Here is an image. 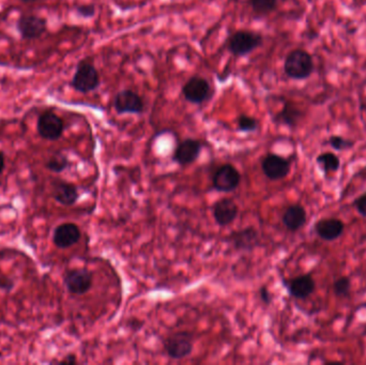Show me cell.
Masks as SVG:
<instances>
[{"instance_id":"5b68a950","label":"cell","mask_w":366,"mask_h":365,"mask_svg":"<svg viewBox=\"0 0 366 365\" xmlns=\"http://www.w3.org/2000/svg\"><path fill=\"white\" fill-rule=\"evenodd\" d=\"M193 337L188 332H178L169 335L164 341V349L169 358L181 360L193 351Z\"/></svg>"},{"instance_id":"52a82bcc","label":"cell","mask_w":366,"mask_h":365,"mask_svg":"<svg viewBox=\"0 0 366 365\" xmlns=\"http://www.w3.org/2000/svg\"><path fill=\"white\" fill-rule=\"evenodd\" d=\"M63 283L70 294L81 296L91 289L93 277L87 269H72L66 271Z\"/></svg>"},{"instance_id":"ac0fdd59","label":"cell","mask_w":366,"mask_h":365,"mask_svg":"<svg viewBox=\"0 0 366 365\" xmlns=\"http://www.w3.org/2000/svg\"><path fill=\"white\" fill-rule=\"evenodd\" d=\"M307 215L305 209L300 204L291 205L283 213L282 221L287 230L298 232L305 225Z\"/></svg>"},{"instance_id":"4dcf8cb0","label":"cell","mask_w":366,"mask_h":365,"mask_svg":"<svg viewBox=\"0 0 366 365\" xmlns=\"http://www.w3.org/2000/svg\"><path fill=\"white\" fill-rule=\"evenodd\" d=\"M57 363L58 364H75V363H77V360L75 356L71 354V356H66L63 360L58 361Z\"/></svg>"},{"instance_id":"7a4b0ae2","label":"cell","mask_w":366,"mask_h":365,"mask_svg":"<svg viewBox=\"0 0 366 365\" xmlns=\"http://www.w3.org/2000/svg\"><path fill=\"white\" fill-rule=\"evenodd\" d=\"M100 84V74L93 63L86 59L79 61L71 82L72 88L77 93H89L96 91Z\"/></svg>"},{"instance_id":"7c38bea8","label":"cell","mask_w":366,"mask_h":365,"mask_svg":"<svg viewBox=\"0 0 366 365\" xmlns=\"http://www.w3.org/2000/svg\"><path fill=\"white\" fill-rule=\"evenodd\" d=\"M227 241L233 245V249L239 252H250L259 245L258 232L252 226L242 228V230L233 232Z\"/></svg>"},{"instance_id":"44dd1931","label":"cell","mask_w":366,"mask_h":365,"mask_svg":"<svg viewBox=\"0 0 366 365\" xmlns=\"http://www.w3.org/2000/svg\"><path fill=\"white\" fill-rule=\"evenodd\" d=\"M316 162L325 174L337 172L340 166V161L337 155L332 153H321L317 157Z\"/></svg>"},{"instance_id":"4316f807","label":"cell","mask_w":366,"mask_h":365,"mask_svg":"<svg viewBox=\"0 0 366 365\" xmlns=\"http://www.w3.org/2000/svg\"><path fill=\"white\" fill-rule=\"evenodd\" d=\"M76 12L81 18L90 19L96 16V7L93 5H83L76 8Z\"/></svg>"},{"instance_id":"5bb4252c","label":"cell","mask_w":366,"mask_h":365,"mask_svg":"<svg viewBox=\"0 0 366 365\" xmlns=\"http://www.w3.org/2000/svg\"><path fill=\"white\" fill-rule=\"evenodd\" d=\"M81 232L74 223H63L55 228L53 242L59 249H68L81 240Z\"/></svg>"},{"instance_id":"cb8c5ba5","label":"cell","mask_w":366,"mask_h":365,"mask_svg":"<svg viewBox=\"0 0 366 365\" xmlns=\"http://www.w3.org/2000/svg\"><path fill=\"white\" fill-rule=\"evenodd\" d=\"M238 129L244 133L256 131L258 129V121L254 117L241 115L237 120Z\"/></svg>"},{"instance_id":"30bf717a","label":"cell","mask_w":366,"mask_h":365,"mask_svg":"<svg viewBox=\"0 0 366 365\" xmlns=\"http://www.w3.org/2000/svg\"><path fill=\"white\" fill-rule=\"evenodd\" d=\"M16 29L21 39H39L46 31L47 23L42 16H36V14H24L17 20Z\"/></svg>"},{"instance_id":"9c48e42d","label":"cell","mask_w":366,"mask_h":365,"mask_svg":"<svg viewBox=\"0 0 366 365\" xmlns=\"http://www.w3.org/2000/svg\"><path fill=\"white\" fill-rule=\"evenodd\" d=\"M211 86L207 80L200 76H192L182 86V95L192 104H203L211 97Z\"/></svg>"},{"instance_id":"ba28073f","label":"cell","mask_w":366,"mask_h":365,"mask_svg":"<svg viewBox=\"0 0 366 365\" xmlns=\"http://www.w3.org/2000/svg\"><path fill=\"white\" fill-rule=\"evenodd\" d=\"M113 108L118 114H143L145 110V101L135 91L123 89L116 93Z\"/></svg>"},{"instance_id":"277c9868","label":"cell","mask_w":366,"mask_h":365,"mask_svg":"<svg viewBox=\"0 0 366 365\" xmlns=\"http://www.w3.org/2000/svg\"><path fill=\"white\" fill-rule=\"evenodd\" d=\"M39 135L46 140H59L64 131V123L61 117L51 110H46L39 116L36 123Z\"/></svg>"},{"instance_id":"9a60e30c","label":"cell","mask_w":366,"mask_h":365,"mask_svg":"<svg viewBox=\"0 0 366 365\" xmlns=\"http://www.w3.org/2000/svg\"><path fill=\"white\" fill-rule=\"evenodd\" d=\"M284 286L291 297L295 299L308 298L316 288V283L310 274H302L284 281Z\"/></svg>"},{"instance_id":"ffe728a7","label":"cell","mask_w":366,"mask_h":365,"mask_svg":"<svg viewBox=\"0 0 366 365\" xmlns=\"http://www.w3.org/2000/svg\"><path fill=\"white\" fill-rule=\"evenodd\" d=\"M302 117V112L291 103H285L282 110L276 115L275 121L287 127H295Z\"/></svg>"},{"instance_id":"d6986e66","label":"cell","mask_w":366,"mask_h":365,"mask_svg":"<svg viewBox=\"0 0 366 365\" xmlns=\"http://www.w3.org/2000/svg\"><path fill=\"white\" fill-rule=\"evenodd\" d=\"M53 195L56 202L63 206H72L78 200L79 193L76 185L68 181L58 180L53 185Z\"/></svg>"},{"instance_id":"3957f363","label":"cell","mask_w":366,"mask_h":365,"mask_svg":"<svg viewBox=\"0 0 366 365\" xmlns=\"http://www.w3.org/2000/svg\"><path fill=\"white\" fill-rule=\"evenodd\" d=\"M260 34L250 31H238L230 35L226 42V48L233 56L243 57L254 52L263 44Z\"/></svg>"},{"instance_id":"8fae6325","label":"cell","mask_w":366,"mask_h":365,"mask_svg":"<svg viewBox=\"0 0 366 365\" xmlns=\"http://www.w3.org/2000/svg\"><path fill=\"white\" fill-rule=\"evenodd\" d=\"M290 168L289 160L275 153H268L261 161V170L270 180L284 179L290 173Z\"/></svg>"},{"instance_id":"2e32d148","label":"cell","mask_w":366,"mask_h":365,"mask_svg":"<svg viewBox=\"0 0 366 365\" xmlns=\"http://www.w3.org/2000/svg\"><path fill=\"white\" fill-rule=\"evenodd\" d=\"M212 213L216 224L224 227L230 225L237 219L239 208L235 200L225 197L214 204Z\"/></svg>"},{"instance_id":"7402d4cb","label":"cell","mask_w":366,"mask_h":365,"mask_svg":"<svg viewBox=\"0 0 366 365\" xmlns=\"http://www.w3.org/2000/svg\"><path fill=\"white\" fill-rule=\"evenodd\" d=\"M253 12L258 16H265L275 10L278 0H248Z\"/></svg>"},{"instance_id":"484cf974","label":"cell","mask_w":366,"mask_h":365,"mask_svg":"<svg viewBox=\"0 0 366 365\" xmlns=\"http://www.w3.org/2000/svg\"><path fill=\"white\" fill-rule=\"evenodd\" d=\"M329 145L334 149V150L344 151L352 148L355 143L350 140H346L342 136L333 135L329 138Z\"/></svg>"},{"instance_id":"f546056e","label":"cell","mask_w":366,"mask_h":365,"mask_svg":"<svg viewBox=\"0 0 366 365\" xmlns=\"http://www.w3.org/2000/svg\"><path fill=\"white\" fill-rule=\"evenodd\" d=\"M260 299L265 303V304H270V303H271V294H270V292L267 288H261Z\"/></svg>"},{"instance_id":"f1b7e54d","label":"cell","mask_w":366,"mask_h":365,"mask_svg":"<svg viewBox=\"0 0 366 365\" xmlns=\"http://www.w3.org/2000/svg\"><path fill=\"white\" fill-rule=\"evenodd\" d=\"M14 287V283H13L12 279H8V277H4V279H0V288L1 289L12 290V288Z\"/></svg>"},{"instance_id":"8992f818","label":"cell","mask_w":366,"mask_h":365,"mask_svg":"<svg viewBox=\"0 0 366 365\" xmlns=\"http://www.w3.org/2000/svg\"><path fill=\"white\" fill-rule=\"evenodd\" d=\"M241 175L239 170L231 164H223L214 173L212 185L214 190L220 193L235 191L240 185Z\"/></svg>"},{"instance_id":"83f0119b","label":"cell","mask_w":366,"mask_h":365,"mask_svg":"<svg viewBox=\"0 0 366 365\" xmlns=\"http://www.w3.org/2000/svg\"><path fill=\"white\" fill-rule=\"evenodd\" d=\"M353 206L355 207L360 215L366 217V192L353 202Z\"/></svg>"},{"instance_id":"e0dca14e","label":"cell","mask_w":366,"mask_h":365,"mask_svg":"<svg viewBox=\"0 0 366 365\" xmlns=\"http://www.w3.org/2000/svg\"><path fill=\"white\" fill-rule=\"evenodd\" d=\"M314 230L322 240L333 241L342 236L345 224L336 217H325V219L319 220L315 224Z\"/></svg>"},{"instance_id":"6da1fadb","label":"cell","mask_w":366,"mask_h":365,"mask_svg":"<svg viewBox=\"0 0 366 365\" xmlns=\"http://www.w3.org/2000/svg\"><path fill=\"white\" fill-rule=\"evenodd\" d=\"M312 71H314V61L306 51H291L285 58V74L293 80H305L310 78Z\"/></svg>"},{"instance_id":"603a6c76","label":"cell","mask_w":366,"mask_h":365,"mask_svg":"<svg viewBox=\"0 0 366 365\" xmlns=\"http://www.w3.org/2000/svg\"><path fill=\"white\" fill-rule=\"evenodd\" d=\"M46 168L55 174H60L68 168V158L62 153H56L46 162Z\"/></svg>"},{"instance_id":"1f68e13d","label":"cell","mask_w":366,"mask_h":365,"mask_svg":"<svg viewBox=\"0 0 366 365\" xmlns=\"http://www.w3.org/2000/svg\"><path fill=\"white\" fill-rule=\"evenodd\" d=\"M4 170V155L1 150H0V175L2 174Z\"/></svg>"},{"instance_id":"d4e9b609","label":"cell","mask_w":366,"mask_h":365,"mask_svg":"<svg viewBox=\"0 0 366 365\" xmlns=\"http://www.w3.org/2000/svg\"><path fill=\"white\" fill-rule=\"evenodd\" d=\"M351 281L349 277H342L333 283V292L337 297L349 296L350 292Z\"/></svg>"},{"instance_id":"4fadbf2b","label":"cell","mask_w":366,"mask_h":365,"mask_svg":"<svg viewBox=\"0 0 366 365\" xmlns=\"http://www.w3.org/2000/svg\"><path fill=\"white\" fill-rule=\"evenodd\" d=\"M201 143L193 138H186L178 144L173 151V161L180 166L190 165L200 155Z\"/></svg>"},{"instance_id":"d6a6232c","label":"cell","mask_w":366,"mask_h":365,"mask_svg":"<svg viewBox=\"0 0 366 365\" xmlns=\"http://www.w3.org/2000/svg\"><path fill=\"white\" fill-rule=\"evenodd\" d=\"M19 1H21V3H24V4H29V3H34V1H36V0H19Z\"/></svg>"}]
</instances>
